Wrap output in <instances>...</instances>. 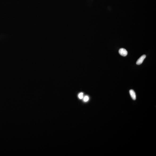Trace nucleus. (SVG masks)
<instances>
[{
	"mask_svg": "<svg viewBox=\"0 0 156 156\" xmlns=\"http://www.w3.org/2000/svg\"><path fill=\"white\" fill-rule=\"evenodd\" d=\"M119 53L121 56H126L127 55V51L125 49L122 48L120 49L119 50Z\"/></svg>",
	"mask_w": 156,
	"mask_h": 156,
	"instance_id": "1",
	"label": "nucleus"
},
{
	"mask_svg": "<svg viewBox=\"0 0 156 156\" xmlns=\"http://www.w3.org/2000/svg\"><path fill=\"white\" fill-rule=\"evenodd\" d=\"M146 57V55H143L138 59L137 61H136V64L137 65H140V64H142L143 62V61L144 59Z\"/></svg>",
	"mask_w": 156,
	"mask_h": 156,
	"instance_id": "2",
	"label": "nucleus"
},
{
	"mask_svg": "<svg viewBox=\"0 0 156 156\" xmlns=\"http://www.w3.org/2000/svg\"><path fill=\"white\" fill-rule=\"evenodd\" d=\"M131 97L133 100H135L136 99V93L135 91L131 89L129 91Z\"/></svg>",
	"mask_w": 156,
	"mask_h": 156,
	"instance_id": "3",
	"label": "nucleus"
},
{
	"mask_svg": "<svg viewBox=\"0 0 156 156\" xmlns=\"http://www.w3.org/2000/svg\"><path fill=\"white\" fill-rule=\"evenodd\" d=\"M83 93H81L78 95V97L80 99H81L83 98Z\"/></svg>",
	"mask_w": 156,
	"mask_h": 156,
	"instance_id": "4",
	"label": "nucleus"
},
{
	"mask_svg": "<svg viewBox=\"0 0 156 156\" xmlns=\"http://www.w3.org/2000/svg\"><path fill=\"white\" fill-rule=\"evenodd\" d=\"M89 100V97L88 96H86L85 97L84 99V101L85 102H87Z\"/></svg>",
	"mask_w": 156,
	"mask_h": 156,
	"instance_id": "5",
	"label": "nucleus"
}]
</instances>
